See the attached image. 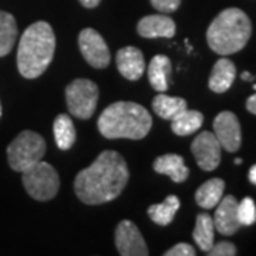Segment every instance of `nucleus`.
I'll use <instances>...</instances> for the list:
<instances>
[{"instance_id":"obj_24","label":"nucleus","mask_w":256,"mask_h":256,"mask_svg":"<svg viewBox=\"0 0 256 256\" xmlns=\"http://www.w3.org/2000/svg\"><path fill=\"white\" fill-rule=\"evenodd\" d=\"M18 38V23L8 12L0 10V57L12 52Z\"/></svg>"},{"instance_id":"obj_30","label":"nucleus","mask_w":256,"mask_h":256,"mask_svg":"<svg viewBox=\"0 0 256 256\" xmlns=\"http://www.w3.org/2000/svg\"><path fill=\"white\" fill-rule=\"evenodd\" d=\"M101 0H80V3H82L84 8H87V9H94V8H97L98 4H100Z\"/></svg>"},{"instance_id":"obj_29","label":"nucleus","mask_w":256,"mask_h":256,"mask_svg":"<svg viewBox=\"0 0 256 256\" xmlns=\"http://www.w3.org/2000/svg\"><path fill=\"white\" fill-rule=\"evenodd\" d=\"M246 110L256 116V94L250 96L246 100Z\"/></svg>"},{"instance_id":"obj_16","label":"nucleus","mask_w":256,"mask_h":256,"mask_svg":"<svg viewBox=\"0 0 256 256\" xmlns=\"http://www.w3.org/2000/svg\"><path fill=\"white\" fill-rule=\"evenodd\" d=\"M154 171L158 174L168 175L174 182L181 184L190 176V170L178 154H165L158 156L154 162Z\"/></svg>"},{"instance_id":"obj_35","label":"nucleus","mask_w":256,"mask_h":256,"mask_svg":"<svg viewBox=\"0 0 256 256\" xmlns=\"http://www.w3.org/2000/svg\"><path fill=\"white\" fill-rule=\"evenodd\" d=\"M254 88H255V90H256V84H255V86H254Z\"/></svg>"},{"instance_id":"obj_17","label":"nucleus","mask_w":256,"mask_h":256,"mask_svg":"<svg viewBox=\"0 0 256 256\" xmlns=\"http://www.w3.org/2000/svg\"><path fill=\"white\" fill-rule=\"evenodd\" d=\"M172 70L171 60L162 54H156L152 57L151 63L148 66V80L152 88L160 92L168 90V78Z\"/></svg>"},{"instance_id":"obj_6","label":"nucleus","mask_w":256,"mask_h":256,"mask_svg":"<svg viewBox=\"0 0 256 256\" xmlns=\"http://www.w3.org/2000/svg\"><path fill=\"white\" fill-rule=\"evenodd\" d=\"M22 176L23 186L36 201H50L60 190V178L53 165L38 161L24 170Z\"/></svg>"},{"instance_id":"obj_10","label":"nucleus","mask_w":256,"mask_h":256,"mask_svg":"<svg viewBox=\"0 0 256 256\" xmlns=\"http://www.w3.org/2000/svg\"><path fill=\"white\" fill-rule=\"evenodd\" d=\"M214 134L220 146L228 152H236L242 142V131L238 117L232 111H222L214 120Z\"/></svg>"},{"instance_id":"obj_20","label":"nucleus","mask_w":256,"mask_h":256,"mask_svg":"<svg viewBox=\"0 0 256 256\" xmlns=\"http://www.w3.org/2000/svg\"><path fill=\"white\" fill-rule=\"evenodd\" d=\"M152 108L158 117L171 121L188 107H186V101L181 97H170L164 92H160L152 100Z\"/></svg>"},{"instance_id":"obj_19","label":"nucleus","mask_w":256,"mask_h":256,"mask_svg":"<svg viewBox=\"0 0 256 256\" xmlns=\"http://www.w3.org/2000/svg\"><path fill=\"white\" fill-rule=\"evenodd\" d=\"M202 122H204L202 112L186 108L171 120V130L176 136L185 137V136L196 132L201 128Z\"/></svg>"},{"instance_id":"obj_15","label":"nucleus","mask_w":256,"mask_h":256,"mask_svg":"<svg viewBox=\"0 0 256 256\" xmlns=\"http://www.w3.org/2000/svg\"><path fill=\"white\" fill-rule=\"evenodd\" d=\"M235 77H236L235 64L226 57H222L215 63L214 68H212V73L210 76L208 86H210V92H218V94L228 92L230 86L234 84Z\"/></svg>"},{"instance_id":"obj_26","label":"nucleus","mask_w":256,"mask_h":256,"mask_svg":"<svg viewBox=\"0 0 256 256\" xmlns=\"http://www.w3.org/2000/svg\"><path fill=\"white\" fill-rule=\"evenodd\" d=\"M210 256H235L236 255V246L230 242H220V244H214V246L210 248L206 252Z\"/></svg>"},{"instance_id":"obj_5","label":"nucleus","mask_w":256,"mask_h":256,"mask_svg":"<svg viewBox=\"0 0 256 256\" xmlns=\"http://www.w3.org/2000/svg\"><path fill=\"white\" fill-rule=\"evenodd\" d=\"M46 141L34 131H22L8 146V161L13 171L23 172L46 154Z\"/></svg>"},{"instance_id":"obj_23","label":"nucleus","mask_w":256,"mask_h":256,"mask_svg":"<svg viewBox=\"0 0 256 256\" xmlns=\"http://www.w3.org/2000/svg\"><path fill=\"white\" fill-rule=\"evenodd\" d=\"M53 132L57 146L60 150H70L76 142V128L70 116L67 114H58L53 124Z\"/></svg>"},{"instance_id":"obj_28","label":"nucleus","mask_w":256,"mask_h":256,"mask_svg":"<svg viewBox=\"0 0 256 256\" xmlns=\"http://www.w3.org/2000/svg\"><path fill=\"white\" fill-rule=\"evenodd\" d=\"M196 254L194 246L190 244H178L174 248H171L170 250H166L165 256H194Z\"/></svg>"},{"instance_id":"obj_12","label":"nucleus","mask_w":256,"mask_h":256,"mask_svg":"<svg viewBox=\"0 0 256 256\" xmlns=\"http://www.w3.org/2000/svg\"><path fill=\"white\" fill-rule=\"evenodd\" d=\"M238 204L235 196L226 195L224 196L218 204V208L214 215V225L215 229L220 235L230 236L238 232V229L242 226L238 216Z\"/></svg>"},{"instance_id":"obj_7","label":"nucleus","mask_w":256,"mask_h":256,"mask_svg":"<svg viewBox=\"0 0 256 256\" xmlns=\"http://www.w3.org/2000/svg\"><path fill=\"white\" fill-rule=\"evenodd\" d=\"M66 101L72 116L80 120H88L97 107L98 87L92 80L77 78L67 86Z\"/></svg>"},{"instance_id":"obj_1","label":"nucleus","mask_w":256,"mask_h":256,"mask_svg":"<svg viewBox=\"0 0 256 256\" xmlns=\"http://www.w3.org/2000/svg\"><path fill=\"white\" fill-rule=\"evenodd\" d=\"M130 180L127 162L117 151H102L88 168L80 171L74 180V191L87 205L114 201Z\"/></svg>"},{"instance_id":"obj_31","label":"nucleus","mask_w":256,"mask_h":256,"mask_svg":"<svg viewBox=\"0 0 256 256\" xmlns=\"http://www.w3.org/2000/svg\"><path fill=\"white\" fill-rule=\"evenodd\" d=\"M249 181L256 185V165H254V166L249 170Z\"/></svg>"},{"instance_id":"obj_11","label":"nucleus","mask_w":256,"mask_h":256,"mask_svg":"<svg viewBox=\"0 0 256 256\" xmlns=\"http://www.w3.org/2000/svg\"><path fill=\"white\" fill-rule=\"evenodd\" d=\"M116 246L122 256H146L148 246L137 225L131 220H121L116 229Z\"/></svg>"},{"instance_id":"obj_9","label":"nucleus","mask_w":256,"mask_h":256,"mask_svg":"<svg viewBox=\"0 0 256 256\" xmlns=\"http://www.w3.org/2000/svg\"><path fill=\"white\" fill-rule=\"evenodd\" d=\"M220 146L214 132L204 131L192 141L191 151L198 166L204 171H214L220 162Z\"/></svg>"},{"instance_id":"obj_25","label":"nucleus","mask_w":256,"mask_h":256,"mask_svg":"<svg viewBox=\"0 0 256 256\" xmlns=\"http://www.w3.org/2000/svg\"><path fill=\"white\" fill-rule=\"evenodd\" d=\"M238 216L240 225L250 226L256 222V205L252 198H244L242 202L238 204Z\"/></svg>"},{"instance_id":"obj_2","label":"nucleus","mask_w":256,"mask_h":256,"mask_svg":"<svg viewBox=\"0 0 256 256\" xmlns=\"http://www.w3.org/2000/svg\"><path fill=\"white\" fill-rule=\"evenodd\" d=\"M56 50L53 28L47 22L30 24L22 34L18 48V73L24 78H37L50 66Z\"/></svg>"},{"instance_id":"obj_34","label":"nucleus","mask_w":256,"mask_h":256,"mask_svg":"<svg viewBox=\"0 0 256 256\" xmlns=\"http://www.w3.org/2000/svg\"><path fill=\"white\" fill-rule=\"evenodd\" d=\"M0 117H2V102H0Z\"/></svg>"},{"instance_id":"obj_32","label":"nucleus","mask_w":256,"mask_h":256,"mask_svg":"<svg viewBox=\"0 0 256 256\" xmlns=\"http://www.w3.org/2000/svg\"><path fill=\"white\" fill-rule=\"evenodd\" d=\"M242 80H246V82H250V80H255V77L252 76L250 73H248V72H245V73H242Z\"/></svg>"},{"instance_id":"obj_14","label":"nucleus","mask_w":256,"mask_h":256,"mask_svg":"<svg viewBox=\"0 0 256 256\" xmlns=\"http://www.w3.org/2000/svg\"><path fill=\"white\" fill-rule=\"evenodd\" d=\"M138 34L144 38H171L176 32L175 22L164 14H151L142 18L137 24Z\"/></svg>"},{"instance_id":"obj_21","label":"nucleus","mask_w":256,"mask_h":256,"mask_svg":"<svg viewBox=\"0 0 256 256\" xmlns=\"http://www.w3.org/2000/svg\"><path fill=\"white\" fill-rule=\"evenodd\" d=\"M180 206H181V202L178 200V196L170 195V196L165 198V201L162 204L151 205L148 208V216L151 218L152 222H156V225L166 226L174 220L175 214H176V210H180Z\"/></svg>"},{"instance_id":"obj_4","label":"nucleus","mask_w":256,"mask_h":256,"mask_svg":"<svg viewBox=\"0 0 256 256\" xmlns=\"http://www.w3.org/2000/svg\"><path fill=\"white\" fill-rule=\"evenodd\" d=\"M252 23L245 12L229 8L220 12L206 30V42L216 54L229 56L240 52L250 38Z\"/></svg>"},{"instance_id":"obj_18","label":"nucleus","mask_w":256,"mask_h":256,"mask_svg":"<svg viewBox=\"0 0 256 256\" xmlns=\"http://www.w3.org/2000/svg\"><path fill=\"white\" fill-rule=\"evenodd\" d=\"M225 182L220 178H212L204 182L195 192V201L204 210L215 208L224 196Z\"/></svg>"},{"instance_id":"obj_8","label":"nucleus","mask_w":256,"mask_h":256,"mask_svg":"<svg viewBox=\"0 0 256 256\" xmlns=\"http://www.w3.org/2000/svg\"><path fill=\"white\" fill-rule=\"evenodd\" d=\"M78 47L86 62L94 68H106L110 64L111 54L106 40L94 28H84L78 34Z\"/></svg>"},{"instance_id":"obj_33","label":"nucleus","mask_w":256,"mask_h":256,"mask_svg":"<svg viewBox=\"0 0 256 256\" xmlns=\"http://www.w3.org/2000/svg\"><path fill=\"white\" fill-rule=\"evenodd\" d=\"M235 164L240 165L242 164V160H240V158H236V160H235Z\"/></svg>"},{"instance_id":"obj_22","label":"nucleus","mask_w":256,"mask_h":256,"mask_svg":"<svg viewBox=\"0 0 256 256\" xmlns=\"http://www.w3.org/2000/svg\"><path fill=\"white\" fill-rule=\"evenodd\" d=\"M214 235H215V225L212 216H210L208 214H200L196 216L195 229L192 234L198 248L204 252H208L214 246V239H215Z\"/></svg>"},{"instance_id":"obj_27","label":"nucleus","mask_w":256,"mask_h":256,"mask_svg":"<svg viewBox=\"0 0 256 256\" xmlns=\"http://www.w3.org/2000/svg\"><path fill=\"white\" fill-rule=\"evenodd\" d=\"M151 4L156 8L158 12L162 13H172L180 8L181 0H151Z\"/></svg>"},{"instance_id":"obj_13","label":"nucleus","mask_w":256,"mask_h":256,"mask_svg":"<svg viewBox=\"0 0 256 256\" xmlns=\"http://www.w3.org/2000/svg\"><path fill=\"white\" fill-rule=\"evenodd\" d=\"M117 68L122 77L130 82H137L146 72V60L142 52L134 46H127L117 52Z\"/></svg>"},{"instance_id":"obj_3","label":"nucleus","mask_w":256,"mask_h":256,"mask_svg":"<svg viewBox=\"0 0 256 256\" xmlns=\"http://www.w3.org/2000/svg\"><path fill=\"white\" fill-rule=\"evenodd\" d=\"M97 127L101 136L108 140H142L152 127V118L138 102L117 101L101 112Z\"/></svg>"}]
</instances>
